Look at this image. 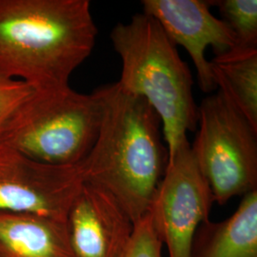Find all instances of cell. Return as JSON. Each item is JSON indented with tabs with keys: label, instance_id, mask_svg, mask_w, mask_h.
<instances>
[{
	"label": "cell",
	"instance_id": "cell-14",
	"mask_svg": "<svg viewBox=\"0 0 257 257\" xmlns=\"http://www.w3.org/2000/svg\"><path fill=\"white\" fill-rule=\"evenodd\" d=\"M162 246L148 211L135 223L133 235L121 257H162Z\"/></svg>",
	"mask_w": 257,
	"mask_h": 257
},
{
	"label": "cell",
	"instance_id": "cell-4",
	"mask_svg": "<svg viewBox=\"0 0 257 257\" xmlns=\"http://www.w3.org/2000/svg\"><path fill=\"white\" fill-rule=\"evenodd\" d=\"M101 120L97 90H34L6 123L0 143L38 162L77 165L93 147Z\"/></svg>",
	"mask_w": 257,
	"mask_h": 257
},
{
	"label": "cell",
	"instance_id": "cell-9",
	"mask_svg": "<svg viewBox=\"0 0 257 257\" xmlns=\"http://www.w3.org/2000/svg\"><path fill=\"white\" fill-rule=\"evenodd\" d=\"M66 225L74 257H121L135 229L134 221L110 193L85 182Z\"/></svg>",
	"mask_w": 257,
	"mask_h": 257
},
{
	"label": "cell",
	"instance_id": "cell-15",
	"mask_svg": "<svg viewBox=\"0 0 257 257\" xmlns=\"http://www.w3.org/2000/svg\"><path fill=\"white\" fill-rule=\"evenodd\" d=\"M33 91L26 83L0 74V133Z\"/></svg>",
	"mask_w": 257,
	"mask_h": 257
},
{
	"label": "cell",
	"instance_id": "cell-3",
	"mask_svg": "<svg viewBox=\"0 0 257 257\" xmlns=\"http://www.w3.org/2000/svg\"><path fill=\"white\" fill-rule=\"evenodd\" d=\"M110 39L122 63L116 83L152 106L161 121L168 157L173 156L198 120L188 65L160 24L144 13L115 25Z\"/></svg>",
	"mask_w": 257,
	"mask_h": 257
},
{
	"label": "cell",
	"instance_id": "cell-6",
	"mask_svg": "<svg viewBox=\"0 0 257 257\" xmlns=\"http://www.w3.org/2000/svg\"><path fill=\"white\" fill-rule=\"evenodd\" d=\"M213 196L187 140L168 157L162 179L149 209L169 257H190L193 237L209 220Z\"/></svg>",
	"mask_w": 257,
	"mask_h": 257
},
{
	"label": "cell",
	"instance_id": "cell-2",
	"mask_svg": "<svg viewBox=\"0 0 257 257\" xmlns=\"http://www.w3.org/2000/svg\"><path fill=\"white\" fill-rule=\"evenodd\" d=\"M96 36L88 0H0V74L34 90L69 86Z\"/></svg>",
	"mask_w": 257,
	"mask_h": 257
},
{
	"label": "cell",
	"instance_id": "cell-7",
	"mask_svg": "<svg viewBox=\"0 0 257 257\" xmlns=\"http://www.w3.org/2000/svg\"><path fill=\"white\" fill-rule=\"evenodd\" d=\"M83 183L79 164L38 162L0 143V211L66 222Z\"/></svg>",
	"mask_w": 257,
	"mask_h": 257
},
{
	"label": "cell",
	"instance_id": "cell-12",
	"mask_svg": "<svg viewBox=\"0 0 257 257\" xmlns=\"http://www.w3.org/2000/svg\"><path fill=\"white\" fill-rule=\"evenodd\" d=\"M215 83L230 93L239 110L257 130V49H232L211 61Z\"/></svg>",
	"mask_w": 257,
	"mask_h": 257
},
{
	"label": "cell",
	"instance_id": "cell-10",
	"mask_svg": "<svg viewBox=\"0 0 257 257\" xmlns=\"http://www.w3.org/2000/svg\"><path fill=\"white\" fill-rule=\"evenodd\" d=\"M0 257H74L66 222L0 211Z\"/></svg>",
	"mask_w": 257,
	"mask_h": 257
},
{
	"label": "cell",
	"instance_id": "cell-13",
	"mask_svg": "<svg viewBox=\"0 0 257 257\" xmlns=\"http://www.w3.org/2000/svg\"><path fill=\"white\" fill-rule=\"evenodd\" d=\"M230 28L236 38L233 49H257L256 0H219L211 1Z\"/></svg>",
	"mask_w": 257,
	"mask_h": 257
},
{
	"label": "cell",
	"instance_id": "cell-8",
	"mask_svg": "<svg viewBox=\"0 0 257 257\" xmlns=\"http://www.w3.org/2000/svg\"><path fill=\"white\" fill-rule=\"evenodd\" d=\"M143 13L156 19L175 46L185 48L193 60L200 89H217L211 61L205 51L211 47L215 56L236 46V38L229 25L211 14V1L143 0Z\"/></svg>",
	"mask_w": 257,
	"mask_h": 257
},
{
	"label": "cell",
	"instance_id": "cell-5",
	"mask_svg": "<svg viewBox=\"0 0 257 257\" xmlns=\"http://www.w3.org/2000/svg\"><path fill=\"white\" fill-rule=\"evenodd\" d=\"M216 87L198 108L199 130L191 146L213 201L224 205L257 190V130L228 91Z\"/></svg>",
	"mask_w": 257,
	"mask_h": 257
},
{
	"label": "cell",
	"instance_id": "cell-11",
	"mask_svg": "<svg viewBox=\"0 0 257 257\" xmlns=\"http://www.w3.org/2000/svg\"><path fill=\"white\" fill-rule=\"evenodd\" d=\"M190 257H257V190L243 195L229 218L201 224Z\"/></svg>",
	"mask_w": 257,
	"mask_h": 257
},
{
	"label": "cell",
	"instance_id": "cell-1",
	"mask_svg": "<svg viewBox=\"0 0 257 257\" xmlns=\"http://www.w3.org/2000/svg\"><path fill=\"white\" fill-rule=\"evenodd\" d=\"M96 90L101 124L79 164L83 180L110 193L136 223L149 211L168 163L161 121L144 98L123 91L117 83Z\"/></svg>",
	"mask_w": 257,
	"mask_h": 257
}]
</instances>
